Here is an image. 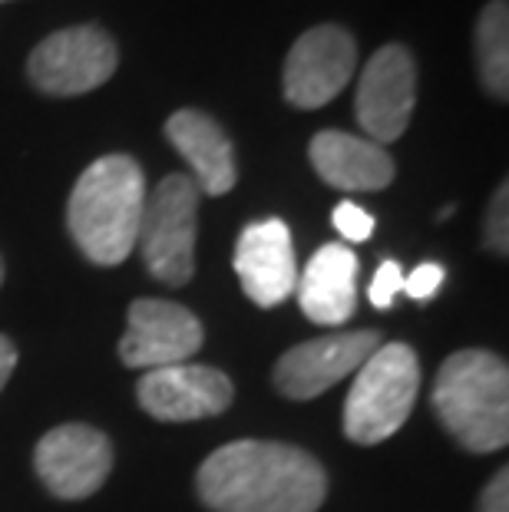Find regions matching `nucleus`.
Instances as JSON below:
<instances>
[{
    "mask_svg": "<svg viewBox=\"0 0 509 512\" xmlns=\"http://www.w3.org/2000/svg\"><path fill=\"white\" fill-rule=\"evenodd\" d=\"M14 367H17V347L10 344V337L0 334V390H4L10 374H14Z\"/></svg>",
    "mask_w": 509,
    "mask_h": 512,
    "instance_id": "nucleus-23",
    "label": "nucleus"
},
{
    "mask_svg": "<svg viewBox=\"0 0 509 512\" xmlns=\"http://www.w3.org/2000/svg\"><path fill=\"white\" fill-rule=\"evenodd\" d=\"M480 512H509V470L503 466L480 496Z\"/></svg>",
    "mask_w": 509,
    "mask_h": 512,
    "instance_id": "nucleus-22",
    "label": "nucleus"
},
{
    "mask_svg": "<svg viewBox=\"0 0 509 512\" xmlns=\"http://www.w3.org/2000/svg\"><path fill=\"white\" fill-rule=\"evenodd\" d=\"M433 410L470 453H496L509 443V370L490 351H457L433 384Z\"/></svg>",
    "mask_w": 509,
    "mask_h": 512,
    "instance_id": "nucleus-3",
    "label": "nucleus"
},
{
    "mask_svg": "<svg viewBox=\"0 0 509 512\" xmlns=\"http://www.w3.org/2000/svg\"><path fill=\"white\" fill-rule=\"evenodd\" d=\"M417 390V354L407 344H381L357 367L351 394L344 400V433L364 446L391 440L414 410Z\"/></svg>",
    "mask_w": 509,
    "mask_h": 512,
    "instance_id": "nucleus-4",
    "label": "nucleus"
},
{
    "mask_svg": "<svg viewBox=\"0 0 509 512\" xmlns=\"http://www.w3.org/2000/svg\"><path fill=\"white\" fill-rule=\"evenodd\" d=\"M136 397L149 417L166 423H189L215 417L225 407H232L235 387L222 370L186 361L146 370V377L136 387Z\"/></svg>",
    "mask_w": 509,
    "mask_h": 512,
    "instance_id": "nucleus-12",
    "label": "nucleus"
},
{
    "mask_svg": "<svg viewBox=\"0 0 509 512\" xmlns=\"http://www.w3.org/2000/svg\"><path fill=\"white\" fill-rule=\"evenodd\" d=\"M400 291H404V268L397 261H381V268H377V275L371 281V304L387 311Z\"/></svg>",
    "mask_w": 509,
    "mask_h": 512,
    "instance_id": "nucleus-20",
    "label": "nucleus"
},
{
    "mask_svg": "<svg viewBox=\"0 0 509 512\" xmlns=\"http://www.w3.org/2000/svg\"><path fill=\"white\" fill-rule=\"evenodd\" d=\"M298 304L305 318L338 328L357 311V255L344 245H321L298 275Z\"/></svg>",
    "mask_w": 509,
    "mask_h": 512,
    "instance_id": "nucleus-16",
    "label": "nucleus"
},
{
    "mask_svg": "<svg viewBox=\"0 0 509 512\" xmlns=\"http://www.w3.org/2000/svg\"><path fill=\"white\" fill-rule=\"evenodd\" d=\"M0 285H4V261H0Z\"/></svg>",
    "mask_w": 509,
    "mask_h": 512,
    "instance_id": "nucleus-24",
    "label": "nucleus"
},
{
    "mask_svg": "<svg viewBox=\"0 0 509 512\" xmlns=\"http://www.w3.org/2000/svg\"><path fill=\"white\" fill-rule=\"evenodd\" d=\"M354 67L357 43L348 30L338 24L311 27L288 50L285 73H281L285 100L298 110H318L351 83Z\"/></svg>",
    "mask_w": 509,
    "mask_h": 512,
    "instance_id": "nucleus-8",
    "label": "nucleus"
},
{
    "mask_svg": "<svg viewBox=\"0 0 509 512\" xmlns=\"http://www.w3.org/2000/svg\"><path fill=\"white\" fill-rule=\"evenodd\" d=\"M202 337V324L189 308L162 298H136L129 304V328L119 341V361L139 370L186 364L199 354Z\"/></svg>",
    "mask_w": 509,
    "mask_h": 512,
    "instance_id": "nucleus-9",
    "label": "nucleus"
},
{
    "mask_svg": "<svg viewBox=\"0 0 509 512\" xmlns=\"http://www.w3.org/2000/svg\"><path fill=\"white\" fill-rule=\"evenodd\" d=\"M308 159L314 172L341 192H381L397 176L391 152L384 146L341 129H324L314 136Z\"/></svg>",
    "mask_w": 509,
    "mask_h": 512,
    "instance_id": "nucleus-14",
    "label": "nucleus"
},
{
    "mask_svg": "<svg viewBox=\"0 0 509 512\" xmlns=\"http://www.w3.org/2000/svg\"><path fill=\"white\" fill-rule=\"evenodd\" d=\"M483 242L496 255H506L509 252V185L506 182H500V189L493 192L490 205H486Z\"/></svg>",
    "mask_w": 509,
    "mask_h": 512,
    "instance_id": "nucleus-18",
    "label": "nucleus"
},
{
    "mask_svg": "<svg viewBox=\"0 0 509 512\" xmlns=\"http://www.w3.org/2000/svg\"><path fill=\"white\" fill-rule=\"evenodd\" d=\"M331 222L348 242H364V238L374 235V215L364 212L361 205H354V202H341L338 209H334Z\"/></svg>",
    "mask_w": 509,
    "mask_h": 512,
    "instance_id": "nucleus-19",
    "label": "nucleus"
},
{
    "mask_svg": "<svg viewBox=\"0 0 509 512\" xmlns=\"http://www.w3.org/2000/svg\"><path fill=\"white\" fill-rule=\"evenodd\" d=\"M199 199V185L182 172L166 176L153 192H146L136 248L143 252L149 275L169 288L189 285L196 275Z\"/></svg>",
    "mask_w": 509,
    "mask_h": 512,
    "instance_id": "nucleus-5",
    "label": "nucleus"
},
{
    "mask_svg": "<svg viewBox=\"0 0 509 512\" xmlns=\"http://www.w3.org/2000/svg\"><path fill=\"white\" fill-rule=\"evenodd\" d=\"M417 103V63L404 43H387L364 63L354 113L371 143H394L407 133Z\"/></svg>",
    "mask_w": 509,
    "mask_h": 512,
    "instance_id": "nucleus-7",
    "label": "nucleus"
},
{
    "mask_svg": "<svg viewBox=\"0 0 509 512\" xmlns=\"http://www.w3.org/2000/svg\"><path fill=\"white\" fill-rule=\"evenodd\" d=\"M119 67V50L103 27L80 24L40 40L27 60V76L47 96H83L103 86Z\"/></svg>",
    "mask_w": 509,
    "mask_h": 512,
    "instance_id": "nucleus-6",
    "label": "nucleus"
},
{
    "mask_svg": "<svg viewBox=\"0 0 509 512\" xmlns=\"http://www.w3.org/2000/svg\"><path fill=\"white\" fill-rule=\"evenodd\" d=\"M146 209V176L133 156L90 162L67 202V228L93 265H119L136 248Z\"/></svg>",
    "mask_w": 509,
    "mask_h": 512,
    "instance_id": "nucleus-2",
    "label": "nucleus"
},
{
    "mask_svg": "<svg viewBox=\"0 0 509 512\" xmlns=\"http://www.w3.org/2000/svg\"><path fill=\"white\" fill-rule=\"evenodd\" d=\"M196 486L215 512H318L328 496V473L301 446L235 440L199 466Z\"/></svg>",
    "mask_w": 509,
    "mask_h": 512,
    "instance_id": "nucleus-1",
    "label": "nucleus"
},
{
    "mask_svg": "<svg viewBox=\"0 0 509 512\" xmlns=\"http://www.w3.org/2000/svg\"><path fill=\"white\" fill-rule=\"evenodd\" d=\"M476 70H480L483 90L493 100H506L509 96V4L506 0H490L480 17H476Z\"/></svg>",
    "mask_w": 509,
    "mask_h": 512,
    "instance_id": "nucleus-17",
    "label": "nucleus"
},
{
    "mask_svg": "<svg viewBox=\"0 0 509 512\" xmlns=\"http://www.w3.org/2000/svg\"><path fill=\"white\" fill-rule=\"evenodd\" d=\"M0 4H7V0H0Z\"/></svg>",
    "mask_w": 509,
    "mask_h": 512,
    "instance_id": "nucleus-25",
    "label": "nucleus"
},
{
    "mask_svg": "<svg viewBox=\"0 0 509 512\" xmlns=\"http://www.w3.org/2000/svg\"><path fill=\"white\" fill-rule=\"evenodd\" d=\"M235 275L242 281V291L258 308H275V304L291 298L298 285L291 228L281 219L245 225L235 245Z\"/></svg>",
    "mask_w": 509,
    "mask_h": 512,
    "instance_id": "nucleus-13",
    "label": "nucleus"
},
{
    "mask_svg": "<svg viewBox=\"0 0 509 512\" xmlns=\"http://www.w3.org/2000/svg\"><path fill=\"white\" fill-rule=\"evenodd\" d=\"M443 278H447V271L437 261H424V265H417L410 275H404V294L414 301H430L437 288L443 285Z\"/></svg>",
    "mask_w": 509,
    "mask_h": 512,
    "instance_id": "nucleus-21",
    "label": "nucleus"
},
{
    "mask_svg": "<svg viewBox=\"0 0 509 512\" xmlns=\"http://www.w3.org/2000/svg\"><path fill=\"white\" fill-rule=\"evenodd\" d=\"M381 347L377 331H338L305 341L281 354L275 364V387L278 394L291 400L321 397L324 390L341 384L344 377L357 374L367 357Z\"/></svg>",
    "mask_w": 509,
    "mask_h": 512,
    "instance_id": "nucleus-10",
    "label": "nucleus"
},
{
    "mask_svg": "<svg viewBox=\"0 0 509 512\" xmlns=\"http://www.w3.org/2000/svg\"><path fill=\"white\" fill-rule=\"evenodd\" d=\"M166 139L189 162L192 182L205 195H225L235 189L238 166L229 133L202 110H179L166 119Z\"/></svg>",
    "mask_w": 509,
    "mask_h": 512,
    "instance_id": "nucleus-15",
    "label": "nucleus"
},
{
    "mask_svg": "<svg viewBox=\"0 0 509 512\" xmlns=\"http://www.w3.org/2000/svg\"><path fill=\"white\" fill-rule=\"evenodd\" d=\"M37 476L60 499H86L113 470V446L106 433L86 423H63L43 433L34 453Z\"/></svg>",
    "mask_w": 509,
    "mask_h": 512,
    "instance_id": "nucleus-11",
    "label": "nucleus"
}]
</instances>
